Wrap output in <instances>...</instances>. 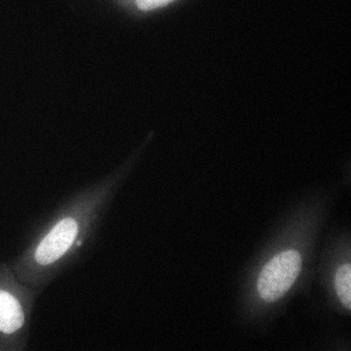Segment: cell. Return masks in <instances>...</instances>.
I'll return each instance as SVG.
<instances>
[{
	"mask_svg": "<svg viewBox=\"0 0 351 351\" xmlns=\"http://www.w3.org/2000/svg\"><path fill=\"white\" fill-rule=\"evenodd\" d=\"M77 231L75 219L68 218L60 221L38 245L36 252L38 263L47 265L62 257L74 243Z\"/></svg>",
	"mask_w": 351,
	"mask_h": 351,
	"instance_id": "7a4b0ae2",
	"label": "cell"
},
{
	"mask_svg": "<svg viewBox=\"0 0 351 351\" xmlns=\"http://www.w3.org/2000/svg\"><path fill=\"white\" fill-rule=\"evenodd\" d=\"M302 269V257L298 251L280 253L265 265L258 281L261 298L267 303L281 299L293 285Z\"/></svg>",
	"mask_w": 351,
	"mask_h": 351,
	"instance_id": "6da1fadb",
	"label": "cell"
},
{
	"mask_svg": "<svg viewBox=\"0 0 351 351\" xmlns=\"http://www.w3.org/2000/svg\"><path fill=\"white\" fill-rule=\"evenodd\" d=\"M24 323V313L18 300L6 291H0V330L11 334Z\"/></svg>",
	"mask_w": 351,
	"mask_h": 351,
	"instance_id": "3957f363",
	"label": "cell"
},
{
	"mask_svg": "<svg viewBox=\"0 0 351 351\" xmlns=\"http://www.w3.org/2000/svg\"><path fill=\"white\" fill-rule=\"evenodd\" d=\"M80 245H82V241H79V243H77V245L80 246Z\"/></svg>",
	"mask_w": 351,
	"mask_h": 351,
	"instance_id": "8992f818",
	"label": "cell"
},
{
	"mask_svg": "<svg viewBox=\"0 0 351 351\" xmlns=\"http://www.w3.org/2000/svg\"><path fill=\"white\" fill-rule=\"evenodd\" d=\"M173 1L175 0H136V5L143 11H150V10L167 6Z\"/></svg>",
	"mask_w": 351,
	"mask_h": 351,
	"instance_id": "5b68a950",
	"label": "cell"
},
{
	"mask_svg": "<svg viewBox=\"0 0 351 351\" xmlns=\"http://www.w3.org/2000/svg\"><path fill=\"white\" fill-rule=\"evenodd\" d=\"M335 289L338 298L346 308H351V265L346 263L339 267L335 276Z\"/></svg>",
	"mask_w": 351,
	"mask_h": 351,
	"instance_id": "277c9868",
	"label": "cell"
}]
</instances>
